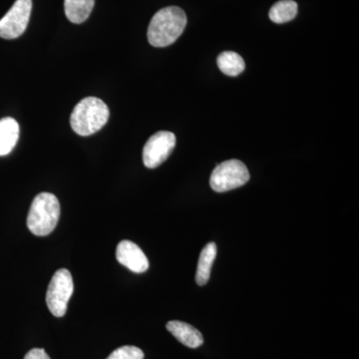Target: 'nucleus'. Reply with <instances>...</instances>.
<instances>
[{"label": "nucleus", "instance_id": "nucleus-4", "mask_svg": "<svg viewBox=\"0 0 359 359\" xmlns=\"http://www.w3.org/2000/svg\"><path fill=\"white\" fill-rule=\"evenodd\" d=\"M250 180L249 170L240 160L224 161L215 168L210 178V186L215 192L224 193L240 188Z\"/></svg>", "mask_w": 359, "mask_h": 359}, {"label": "nucleus", "instance_id": "nucleus-1", "mask_svg": "<svg viewBox=\"0 0 359 359\" xmlns=\"http://www.w3.org/2000/svg\"><path fill=\"white\" fill-rule=\"evenodd\" d=\"M187 25L185 11L178 6H168L153 16L148 27V40L154 47H167L181 36Z\"/></svg>", "mask_w": 359, "mask_h": 359}, {"label": "nucleus", "instance_id": "nucleus-5", "mask_svg": "<svg viewBox=\"0 0 359 359\" xmlns=\"http://www.w3.org/2000/svg\"><path fill=\"white\" fill-rule=\"evenodd\" d=\"M74 285L72 276L66 269H60L52 276L46 294L49 311L56 318H62L67 311V304L72 297Z\"/></svg>", "mask_w": 359, "mask_h": 359}, {"label": "nucleus", "instance_id": "nucleus-6", "mask_svg": "<svg viewBox=\"0 0 359 359\" xmlns=\"http://www.w3.org/2000/svg\"><path fill=\"white\" fill-rule=\"evenodd\" d=\"M32 11V0H16L8 13L0 20V37L15 39L27 28Z\"/></svg>", "mask_w": 359, "mask_h": 359}, {"label": "nucleus", "instance_id": "nucleus-15", "mask_svg": "<svg viewBox=\"0 0 359 359\" xmlns=\"http://www.w3.org/2000/svg\"><path fill=\"white\" fill-rule=\"evenodd\" d=\"M106 359H144V353L136 346L119 347Z\"/></svg>", "mask_w": 359, "mask_h": 359}, {"label": "nucleus", "instance_id": "nucleus-9", "mask_svg": "<svg viewBox=\"0 0 359 359\" xmlns=\"http://www.w3.org/2000/svg\"><path fill=\"white\" fill-rule=\"evenodd\" d=\"M166 327L181 344L190 348H197L204 344V337L199 330L183 321H169Z\"/></svg>", "mask_w": 359, "mask_h": 359}, {"label": "nucleus", "instance_id": "nucleus-13", "mask_svg": "<svg viewBox=\"0 0 359 359\" xmlns=\"http://www.w3.org/2000/svg\"><path fill=\"white\" fill-rule=\"evenodd\" d=\"M217 63L224 74L231 77L238 76L245 68L244 59L233 51H226L219 54Z\"/></svg>", "mask_w": 359, "mask_h": 359}, {"label": "nucleus", "instance_id": "nucleus-11", "mask_svg": "<svg viewBox=\"0 0 359 359\" xmlns=\"http://www.w3.org/2000/svg\"><path fill=\"white\" fill-rule=\"evenodd\" d=\"M95 0H65L66 18L75 25H80L88 20L93 11Z\"/></svg>", "mask_w": 359, "mask_h": 359}, {"label": "nucleus", "instance_id": "nucleus-2", "mask_svg": "<svg viewBox=\"0 0 359 359\" xmlns=\"http://www.w3.org/2000/svg\"><path fill=\"white\" fill-rule=\"evenodd\" d=\"M109 116V108L101 99L86 97L72 111L71 128L80 136H90L105 126Z\"/></svg>", "mask_w": 359, "mask_h": 359}, {"label": "nucleus", "instance_id": "nucleus-8", "mask_svg": "<svg viewBox=\"0 0 359 359\" xmlns=\"http://www.w3.org/2000/svg\"><path fill=\"white\" fill-rule=\"evenodd\" d=\"M116 259L133 273H145L149 269V261L143 250L130 241L119 243L116 250Z\"/></svg>", "mask_w": 359, "mask_h": 359}, {"label": "nucleus", "instance_id": "nucleus-14", "mask_svg": "<svg viewBox=\"0 0 359 359\" xmlns=\"http://www.w3.org/2000/svg\"><path fill=\"white\" fill-rule=\"evenodd\" d=\"M297 14V4L294 0H280L269 11V18L273 22L282 25L294 20Z\"/></svg>", "mask_w": 359, "mask_h": 359}, {"label": "nucleus", "instance_id": "nucleus-16", "mask_svg": "<svg viewBox=\"0 0 359 359\" xmlns=\"http://www.w3.org/2000/svg\"><path fill=\"white\" fill-rule=\"evenodd\" d=\"M25 359H50V358H49L48 354L45 353L44 349L33 348L26 353Z\"/></svg>", "mask_w": 359, "mask_h": 359}, {"label": "nucleus", "instance_id": "nucleus-3", "mask_svg": "<svg viewBox=\"0 0 359 359\" xmlns=\"http://www.w3.org/2000/svg\"><path fill=\"white\" fill-rule=\"evenodd\" d=\"M60 218V204L53 194L41 193L37 195L30 205L27 226L33 235L45 237L57 226Z\"/></svg>", "mask_w": 359, "mask_h": 359}, {"label": "nucleus", "instance_id": "nucleus-12", "mask_svg": "<svg viewBox=\"0 0 359 359\" xmlns=\"http://www.w3.org/2000/svg\"><path fill=\"white\" fill-rule=\"evenodd\" d=\"M217 256V245L215 243H210L205 245L200 255L198 262L197 273H196V282L199 285H205L209 282L211 276L212 264Z\"/></svg>", "mask_w": 359, "mask_h": 359}, {"label": "nucleus", "instance_id": "nucleus-10", "mask_svg": "<svg viewBox=\"0 0 359 359\" xmlns=\"http://www.w3.org/2000/svg\"><path fill=\"white\" fill-rule=\"evenodd\" d=\"M20 139V125L13 118L0 120V156L8 155Z\"/></svg>", "mask_w": 359, "mask_h": 359}, {"label": "nucleus", "instance_id": "nucleus-7", "mask_svg": "<svg viewBox=\"0 0 359 359\" xmlns=\"http://www.w3.org/2000/svg\"><path fill=\"white\" fill-rule=\"evenodd\" d=\"M176 146V136L172 132L161 131L150 137L143 149L144 165L155 169L165 162Z\"/></svg>", "mask_w": 359, "mask_h": 359}]
</instances>
